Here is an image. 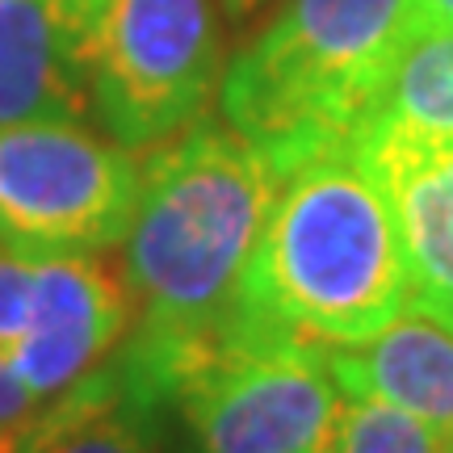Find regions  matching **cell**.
Here are the masks:
<instances>
[{"mask_svg":"<svg viewBox=\"0 0 453 453\" xmlns=\"http://www.w3.org/2000/svg\"><path fill=\"white\" fill-rule=\"evenodd\" d=\"M382 177L411 273V307L453 327V147L357 139Z\"/></svg>","mask_w":453,"mask_h":453,"instance_id":"obj_8","label":"cell"},{"mask_svg":"<svg viewBox=\"0 0 453 453\" xmlns=\"http://www.w3.org/2000/svg\"><path fill=\"white\" fill-rule=\"evenodd\" d=\"M277 185L265 151L214 118L151 147L122 269L134 319L110 353L147 399L164 403L197 357L243 336V277Z\"/></svg>","mask_w":453,"mask_h":453,"instance_id":"obj_1","label":"cell"},{"mask_svg":"<svg viewBox=\"0 0 453 453\" xmlns=\"http://www.w3.org/2000/svg\"><path fill=\"white\" fill-rule=\"evenodd\" d=\"M327 365L340 395L382 399L453 441V327L437 315L407 307L378 336L332 344Z\"/></svg>","mask_w":453,"mask_h":453,"instance_id":"obj_9","label":"cell"},{"mask_svg":"<svg viewBox=\"0 0 453 453\" xmlns=\"http://www.w3.org/2000/svg\"><path fill=\"white\" fill-rule=\"evenodd\" d=\"M88 113L72 0H0V127L81 122Z\"/></svg>","mask_w":453,"mask_h":453,"instance_id":"obj_10","label":"cell"},{"mask_svg":"<svg viewBox=\"0 0 453 453\" xmlns=\"http://www.w3.org/2000/svg\"><path fill=\"white\" fill-rule=\"evenodd\" d=\"M344 403L324 344L235 336L160 403L164 453H327Z\"/></svg>","mask_w":453,"mask_h":453,"instance_id":"obj_5","label":"cell"},{"mask_svg":"<svg viewBox=\"0 0 453 453\" xmlns=\"http://www.w3.org/2000/svg\"><path fill=\"white\" fill-rule=\"evenodd\" d=\"M416 17L428 26H453V0H416Z\"/></svg>","mask_w":453,"mask_h":453,"instance_id":"obj_16","label":"cell"},{"mask_svg":"<svg viewBox=\"0 0 453 453\" xmlns=\"http://www.w3.org/2000/svg\"><path fill=\"white\" fill-rule=\"evenodd\" d=\"M130 319L134 303L127 277H118L105 260L47 257L38 260L26 336L9 361L21 382L50 403L122 344Z\"/></svg>","mask_w":453,"mask_h":453,"instance_id":"obj_7","label":"cell"},{"mask_svg":"<svg viewBox=\"0 0 453 453\" xmlns=\"http://www.w3.org/2000/svg\"><path fill=\"white\" fill-rule=\"evenodd\" d=\"M34 281H38V260L0 248V353L4 357L26 336L34 307Z\"/></svg>","mask_w":453,"mask_h":453,"instance_id":"obj_14","label":"cell"},{"mask_svg":"<svg viewBox=\"0 0 453 453\" xmlns=\"http://www.w3.org/2000/svg\"><path fill=\"white\" fill-rule=\"evenodd\" d=\"M13 453H164L160 403L105 357L38 411Z\"/></svg>","mask_w":453,"mask_h":453,"instance_id":"obj_11","label":"cell"},{"mask_svg":"<svg viewBox=\"0 0 453 453\" xmlns=\"http://www.w3.org/2000/svg\"><path fill=\"white\" fill-rule=\"evenodd\" d=\"M327 453H453V441L433 424L382 399H349L336 411Z\"/></svg>","mask_w":453,"mask_h":453,"instance_id":"obj_13","label":"cell"},{"mask_svg":"<svg viewBox=\"0 0 453 453\" xmlns=\"http://www.w3.org/2000/svg\"><path fill=\"white\" fill-rule=\"evenodd\" d=\"M143 164L81 122L0 127V248L97 257L127 240Z\"/></svg>","mask_w":453,"mask_h":453,"instance_id":"obj_6","label":"cell"},{"mask_svg":"<svg viewBox=\"0 0 453 453\" xmlns=\"http://www.w3.org/2000/svg\"><path fill=\"white\" fill-rule=\"evenodd\" d=\"M357 139L453 147V26L416 21Z\"/></svg>","mask_w":453,"mask_h":453,"instance_id":"obj_12","label":"cell"},{"mask_svg":"<svg viewBox=\"0 0 453 453\" xmlns=\"http://www.w3.org/2000/svg\"><path fill=\"white\" fill-rule=\"evenodd\" d=\"M269 4H277V0H223V9H226V17L231 21H252V17H260Z\"/></svg>","mask_w":453,"mask_h":453,"instance_id":"obj_17","label":"cell"},{"mask_svg":"<svg viewBox=\"0 0 453 453\" xmlns=\"http://www.w3.org/2000/svg\"><path fill=\"white\" fill-rule=\"evenodd\" d=\"M38 411H42V399L21 382L13 361L0 353V453L17 449V441L26 437V428L38 420Z\"/></svg>","mask_w":453,"mask_h":453,"instance_id":"obj_15","label":"cell"},{"mask_svg":"<svg viewBox=\"0 0 453 453\" xmlns=\"http://www.w3.org/2000/svg\"><path fill=\"white\" fill-rule=\"evenodd\" d=\"M416 21V0H286L219 81L223 122L286 180L357 143Z\"/></svg>","mask_w":453,"mask_h":453,"instance_id":"obj_3","label":"cell"},{"mask_svg":"<svg viewBox=\"0 0 453 453\" xmlns=\"http://www.w3.org/2000/svg\"><path fill=\"white\" fill-rule=\"evenodd\" d=\"M72 30L93 113L130 151L185 130L219 84V0H72Z\"/></svg>","mask_w":453,"mask_h":453,"instance_id":"obj_4","label":"cell"},{"mask_svg":"<svg viewBox=\"0 0 453 453\" xmlns=\"http://www.w3.org/2000/svg\"><path fill=\"white\" fill-rule=\"evenodd\" d=\"M411 307L390 194L357 143L277 185L243 277V327L307 344H361Z\"/></svg>","mask_w":453,"mask_h":453,"instance_id":"obj_2","label":"cell"}]
</instances>
